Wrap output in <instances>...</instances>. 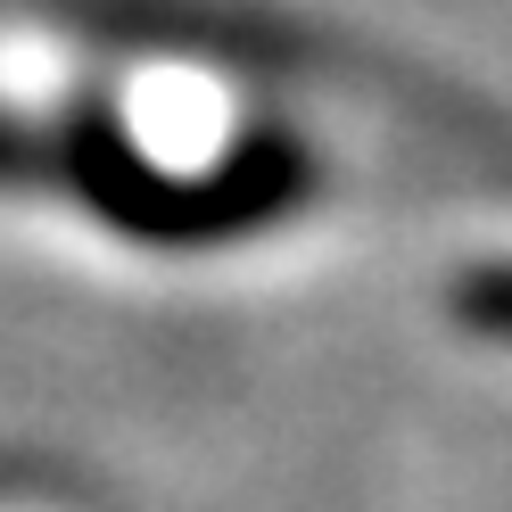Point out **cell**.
Instances as JSON below:
<instances>
[{"instance_id": "obj_1", "label": "cell", "mask_w": 512, "mask_h": 512, "mask_svg": "<svg viewBox=\"0 0 512 512\" xmlns=\"http://www.w3.org/2000/svg\"><path fill=\"white\" fill-rule=\"evenodd\" d=\"M463 314H471L479 331H504V339H512V273L471 281V290H463Z\"/></svg>"}, {"instance_id": "obj_2", "label": "cell", "mask_w": 512, "mask_h": 512, "mask_svg": "<svg viewBox=\"0 0 512 512\" xmlns=\"http://www.w3.org/2000/svg\"><path fill=\"white\" fill-rule=\"evenodd\" d=\"M42 157H34V141L17 133V124H0V182H17V174H34Z\"/></svg>"}]
</instances>
